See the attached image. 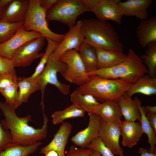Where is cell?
Wrapping results in <instances>:
<instances>
[{
  "label": "cell",
  "instance_id": "obj_1",
  "mask_svg": "<svg viewBox=\"0 0 156 156\" xmlns=\"http://www.w3.org/2000/svg\"><path fill=\"white\" fill-rule=\"evenodd\" d=\"M0 109L5 118L1 121L5 130L9 131L12 138V144L29 146L46 138L49 119L43 111V124L41 128L35 129L29 126L30 115L20 117L16 115L14 104L0 101Z\"/></svg>",
  "mask_w": 156,
  "mask_h": 156
},
{
  "label": "cell",
  "instance_id": "obj_2",
  "mask_svg": "<svg viewBox=\"0 0 156 156\" xmlns=\"http://www.w3.org/2000/svg\"><path fill=\"white\" fill-rule=\"evenodd\" d=\"M81 21V29L84 37V42L94 47L123 51V44L111 24L97 19Z\"/></svg>",
  "mask_w": 156,
  "mask_h": 156
},
{
  "label": "cell",
  "instance_id": "obj_3",
  "mask_svg": "<svg viewBox=\"0 0 156 156\" xmlns=\"http://www.w3.org/2000/svg\"><path fill=\"white\" fill-rule=\"evenodd\" d=\"M148 74L146 66L140 57L129 49L125 60L114 66L98 69L88 73L104 79L120 80L133 84L140 77Z\"/></svg>",
  "mask_w": 156,
  "mask_h": 156
},
{
  "label": "cell",
  "instance_id": "obj_4",
  "mask_svg": "<svg viewBox=\"0 0 156 156\" xmlns=\"http://www.w3.org/2000/svg\"><path fill=\"white\" fill-rule=\"evenodd\" d=\"M90 80L76 90L82 94L92 95L101 103L109 100L117 101L130 88L132 83L120 80L103 78L97 76H89Z\"/></svg>",
  "mask_w": 156,
  "mask_h": 156
},
{
  "label": "cell",
  "instance_id": "obj_5",
  "mask_svg": "<svg viewBox=\"0 0 156 156\" xmlns=\"http://www.w3.org/2000/svg\"><path fill=\"white\" fill-rule=\"evenodd\" d=\"M90 11L83 0H57L47 12L48 21H57L67 25L74 26L78 17Z\"/></svg>",
  "mask_w": 156,
  "mask_h": 156
},
{
  "label": "cell",
  "instance_id": "obj_6",
  "mask_svg": "<svg viewBox=\"0 0 156 156\" xmlns=\"http://www.w3.org/2000/svg\"><path fill=\"white\" fill-rule=\"evenodd\" d=\"M47 12L40 6L39 0H30L23 29L38 32L45 38H50L60 44L65 34H57L50 30L46 18Z\"/></svg>",
  "mask_w": 156,
  "mask_h": 156
},
{
  "label": "cell",
  "instance_id": "obj_7",
  "mask_svg": "<svg viewBox=\"0 0 156 156\" xmlns=\"http://www.w3.org/2000/svg\"><path fill=\"white\" fill-rule=\"evenodd\" d=\"M67 68L66 63L59 60H55L51 54V55L43 70L36 78L41 91V105H44L45 90L48 84L54 86L60 92L66 95L69 93L70 86L59 81L57 75V73H59L62 76L66 72Z\"/></svg>",
  "mask_w": 156,
  "mask_h": 156
},
{
  "label": "cell",
  "instance_id": "obj_8",
  "mask_svg": "<svg viewBox=\"0 0 156 156\" xmlns=\"http://www.w3.org/2000/svg\"><path fill=\"white\" fill-rule=\"evenodd\" d=\"M59 60L67 65V70L62 75L67 81L79 87L90 81V76L78 51L74 49L68 50L63 54Z\"/></svg>",
  "mask_w": 156,
  "mask_h": 156
},
{
  "label": "cell",
  "instance_id": "obj_9",
  "mask_svg": "<svg viewBox=\"0 0 156 156\" xmlns=\"http://www.w3.org/2000/svg\"><path fill=\"white\" fill-rule=\"evenodd\" d=\"M90 11L97 19L103 21H112L120 25L122 11L118 5L119 0H83Z\"/></svg>",
  "mask_w": 156,
  "mask_h": 156
},
{
  "label": "cell",
  "instance_id": "obj_10",
  "mask_svg": "<svg viewBox=\"0 0 156 156\" xmlns=\"http://www.w3.org/2000/svg\"><path fill=\"white\" fill-rule=\"evenodd\" d=\"M45 39L44 37L33 39L18 49L11 59L14 67L29 66L35 60L41 57L44 53L39 52L45 44Z\"/></svg>",
  "mask_w": 156,
  "mask_h": 156
},
{
  "label": "cell",
  "instance_id": "obj_11",
  "mask_svg": "<svg viewBox=\"0 0 156 156\" xmlns=\"http://www.w3.org/2000/svg\"><path fill=\"white\" fill-rule=\"evenodd\" d=\"M120 136L119 124L107 122L101 118L99 137L114 155L124 156L120 144Z\"/></svg>",
  "mask_w": 156,
  "mask_h": 156
},
{
  "label": "cell",
  "instance_id": "obj_12",
  "mask_svg": "<svg viewBox=\"0 0 156 156\" xmlns=\"http://www.w3.org/2000/svg\"><path fill=\"white\" fill-rule=\"evenodd\" d=\"M81 20L78 21L75 25L70 28L65 34L62 42L51 54L53 59L59 60L63 54L69 50L74 49L78 51L80 45L85 40L81 29Z\"/></svg>",
  "mask_w": 156,
  "mask_h": 156
},
{
  "label": "cell",
  "instance_id": "obj_13",
  "mask_svg": "<svg viewBox=\"0 0 156 156\" xmlns=\"http://www.w3.org/2000/svg\"><path fill=\"white\" fill-rule=\"evenodd\" d=\"M42 37L38 32L27 31L21 28L8 40L0 44V56L11 60L15 52L25 43Z\"/></svg>",
  "mask_w": 156,
  "mask_h": 156
},
{
  "label": "cell",
  "instance_id": "obj_14",
  "mask_svg": "<svg viewBox=\"0 0 156 156\" xmlns=\"http://www.w3.org/2000/svg\"><path fill=\"white\" fill-rule=\"evenodd\" d=\"M88 115V126L78 132L71 139V141L76 146L82 148H87L93 139L99 137L101 118L94 113L89 114Z\"/></svg>",
  "mask_w": 156,
  "mask_h": 156
},
{
  "label": "cell",
  "instance_id": "obj_15",
  "mask_svg": "<svg viewBox=\"0 0 156 156\" xmlns=\"http://www.w3.org/2000/svg\"><path fill=\"white\" fill-rule=\"evenodd\" d=\"M72 127V125L69 122L62 123L53 140L48 145L40 149V153L44 154L48 150H53L57 152L59 156H65V149Z\"/></svg>",
  "mask_w": 156,
  "mask_h": 156
},
{
  "label": "cell",
  "instance_id": "obj_16",
  "mask_svg": "<svg viewBox=\"0 0 156 156\" xmlns=\"http://www.w3.org/2000/svg\"><path fill=\"white\" fill-rule=\"evenodd\" d=\"M153 1L152 0H127L123 2L120 0L118 5L124 16H134L142 20L146 19L149 16L148 9Z\"/></svg>",
  "mask_w": 156,
  "mask_h": 156
},
{
  "label": "cell",
  "instance_id": "obj_17",
  "mask_svg": "<svg viewBox=\"0 0 156 156\" xmlns=\"http://www.w3.org/2000/svg\"><path fill=\"white\" fill-rule=\"evenodd\" d=\"M122 144L131 148L136 145L144 132L140 122L121 121L119 124Z\"/></svg>",
  "mask_w": 156,
  "mask_h": 156
},
{
  "label": "cell",
  "instance_id": "obj_18",
  "mask_svg": "<svg viewBox=\"0 0 156 156\" xmlns=\"http://www.w3.org/2000/svg\"><path fill=\"white\" fill-rule=\"evenodd\" d=\"M30 0H11L6 8L0 20L10 23L24 22Z\"/></svg>",
  "mask_w": 156,
  "mask_h": 156
},
{
  "label": "cell",
  "instance_id": "obj_19",
  "mask_svg": "<svg viewBox=\"0 0 156 156\" xmlns=\"http://www.w3.org/2000/svg\"><path fill=\"white\" fill-rule=\"evenodd\" d=\"M93 113L104 120L119 124L122 116L117 101L109 100L95 106Z\"/></svg>",
  "mask_w": 156,
  "mask_h": 156
},
{
  "label": "cell",
  "instance_id": "obj_20",
  "mask_svg": "<svg viewBox=\"0 0 156 156\" xmlns=\"http://www.w3.org/2000/svg\"><path fill=\"white\" fill-rule=\"evenodd\" d=\"M136 34L139 44L143 48L156 41V17L141 20L137 27Z\"/></svg>",
  "mask_w": 156,
  "mask_h": 156
},
{
  "label": "cell",
  "instance_id": "obj_21",
  "mask_svg": "<svg viewBox=\"0 0 156 156\" xmlns=\"http://www.w3.org/2000/svg\"><path fill=\"white\" fill-rule=\"evenodd\" d=\"M94 48L97 57V69L116 66L123 62L127 57V54L122 51Z\"/></svg>",
  "mask_w": 156,
  "mask_h": 156
},
{
  "label": "cell",
  "instance_id": "obj_22",
  "mask_svg": "<svg viewBox=\"0 0 156 156\" xmlns=\"http://www.w3.org/2000/svg\"><path fill=\"white\" fill-rule=\"evenodd\" d=\"M138 93L147 96L155 95L156 78H153L148 74L140 77L123 95L132 98L134 94Z\"/></svg>",
  "mask_w": 156,
  "mask_h": 156
},
{
  "label": "cell",
  "instance_id": "obj_23",
  "mask_svg": "<svg viewBox=\"0 0 156 156\" xmlns=\"http://www.w3.org/2000/svg\"><path fill=\"white\" fill-rule=\"evenodd\" d=\"M117 103L122 116L126 121L140 122L141 116L138 105L135 97L134 100L122 95L119 98Z\"/></svg>",
  "mask_w": 156,
  "mask_h": 156
},
{
  "label": "cell",
  "instance_id": "obj_24",
  "mask_svg": "<svg viewBox=\"0 0 156 156\" xmlns=\"http://www.w3.org/2000/svg\"><path fill=\"white\" fill-rule=\"evenodd\" d=\"M18 99L14 105L16 109L23 103L27 102L32 93L40 90L36 78H33L31 76L20 77L18 83Z\"/></svg>",
  "mask_w": 156,
  "mask_h": 156
},
{
  "label": "cell",
  "instance_id": "obj_25",
  "mask_svg": "<svg viewBox=\"0 0 156 156\" xmlns=\"http://www.w3.org/2000/svg\"><path fill=\"white\" fill-rule=\"evenodd\" d=\"M78 52L87 73L97 70V57L94 47L83 42L80 45Z\"/></svg>",
  "mask_w": 156,
  "mask_h": 156
},
{
  "label": "cell",
  "instance_id": "obj_26",
  "mask_svg": "<svg viewBox=\"0 0 156 156\" xmlns=\"http://www.w3.org/2000/svg\"><path fill=\"white\" fill-rule=\"evenodd\" d=\"M141 116L140 123L144 133H145L148 138V142L150 147L148 150L151 152L156 154V133L149 123L146 115L147 112L145 107L141 106V101L135 96Z\"/></svg>",
  "mask_w": 156,
  "mask_h": 156
},
{
  "label": "cell",
  "instance_id": "obj_27",
  "mask_svg": "<svg viewBox=\"0 0 156 156\" xmlns=\"http://www.w3.org/2000/svg\"><path fill=\"white\" fill-rule=\"evenodd\" d=\"M70 100L73 104L87 112L88 114L93 113L94 107L100 103L92 95L82 94L76 90L71 94Z\"/></svg>",
  "mask_w": 156,
  "mask_h": 156
},
{
  "label": "cell",
  "instance_id": "obj_28",
  "mask_svg": "<svg viewBox=\"0 0 156 156\" xmlns=\"http://www.w3.org/2000/svg\"><path fill=\"white\" fill-rule=\"evenodd\" d=\"M85 113L83 109L73 104L64 110L55 112L51 115L52 121L54 125L61 124L68 119L84 117Z\"/></svg>",
  "mask_w": 156,
  "mask_h": 156
},
{
  "label": "cell",
  "instance_id": "obj_29",
  "mask_svg": "<svg viewBox=\"0 0 156 156\" xmlns=\"http://www.w3.org/2000/svg\"><path fill=\"white\" fill-rule=\"evenodd\" d=\"M42 144L40 141L29 146L12 144L0 151V156H29Z\"/></svg>",
  "mask_w": 156,
  "mask_h": 156
},
{
  "label": "cell",
  "instance_id": "obj_30",
  "mask_svg": "<svg viewBox=\"0 0 156 156\" xmlns=\"http://www.w3.org/2000/svg\"><path fill=\"white\" fill-rule=\"evenodd\" d=\"M146 47L145 54L140 57L147 68L149 75L156 78V41L149 43Z\"/></svg>",
  "mask_w": 156,
  "mask_h": 156
},
{
  "label": "cell",
  "instance_id": "obj_31",
  "mask_svg": "<svg viewBox=\"0 0 156 156\" xmlns=\"http://www.w3.org/2000/svg\"><path fill=\"white\" fill-rule=\"evenodd\" d=\"M24 23H10L0 20V44L8 40L18 30L23 28Z\"/></svg>",
  "mask_w": 156,
  "mask_h": 156
},
{
  "label": "cell",
  "instance_id": "obj_32",
  "mask_svg": "<svg viewBox=\"0 0 156 156\" xmlns=\"http://www.w3.org/2000/svg\"><path fill=\"white\" fill-rule=\"evenodd\" d=\"M47 42V45L45 52L44 53L40 61L36 68L35 71L31 76L34 78L37 77L43 70L51 55L59 44L55 41L49 38H46Z\"/></svg>",
  "mask_w": 156,
  "mask_h": 156
},
{
  "label": "cell",
  "instance_id": "obj_33",
  "mask_svg": "<svg viewBox=\"0 0 156 156\" xmlns=\"http://www.w3.org/2000/svg\"><path fill=\"white\" fill-rule=\"evenodd\" d=\"M19 81L10 84L0 91L5 98V102L14 105L16 104L18 97Z\"/></svg>",
  "mask_w": 156,
  "mask_h": 156
},
{
  "label": "cell",
  "instance_id": "obj_34",
  "mask_svg": "<svg viewBox=\"0 0 156 156\" xmlns=\"http://www.w3.org/2000/svg\"><path fill=\"white\" fill-rule=\"evenodd\" d=\"M87 148L99 152L102 156H114L99 137L93 139Z\"/></svg>",
  "mask_w": 156,
  "mask_h": 156
},
{
  "label": "cell",
  "instance_id": "obj_35",
  "mask_svg": "<svg viewBox=\"0 0 156 156\" xmlns=\"http://www.w3.org/2000/svg\"><path fill=\"white\" fill-rule=\"evenodd\" d=\"M15 68L11 60L0 56V74L16 75Z\"/></svg>",
  "mask_w": 156,
  "mask_h": 156
},
{
  "label": "cell",
  "instance_id": "obj_36",
  "mask_svg": "<svg viewBox=\"0 0 156 156\" xmlns=\"http://www.w3.org/2000/svg\"><path fill=\"white\" fill-rule=\"evenodd\" d=\"M12 144L10 133L9 131L4 129L0 120V151Z\"/></svg>",
  "mask_w": 156,
  "mask_h": 156
},
{
  "label": "cell",
  "instance_id": "obj_37",
  "mask_svg": "<svg viewBox=\"0 0 156 156\" xmlns=\"http://www.w3.org/2000/svg\"><path fill=\"white\" fill-rule=\"evenodd\" d=\"M20 78L16 74H0V91L10 84L19 81Z\"/></svg>",
  "mask_w": 156,
  "mask_h": 156
},
{
  "label": "cell",
  "instance_id": "obj_38",
  "mask_svg": "<svg viewBox=\"0 0 156 156\" xmlns=\"http://www.w3.org/2000/svg\"><path fill=\"white\" fill-rule=\"evenodd\" d=\"M92 150L87 148H78L75 146H70L65 156H89Z\"/></svg>",
  "mask_w": 156,
  "mask_h": 156
},
{
  "label": "cell",
  "instance_id": "obj_39",
  "mask_svg": "<svg viewBox=\"0 0 156 156\" xmlns=\"http://www.w3.org/2000/svg\"><path fill=\"white\" fill-rule=\"evenodd\" d=\"M57 0H39L40 6L47 11L49 10Z\"/></svg>",
  "mask_w": 156,
  "mask_h": 156
},
{
  "label": "cell",
  "instance_id": "obj_40",
  "mask_svg": "<svg viewBox=\"0 0 156 156\" xmlns=\"http://www.w3.org/2000/svg\"><path fill=\"white\" fill-rule=\"evenodd\" d=\"M148 113L147 118L150 125L156 133V114Z\"/></svg>",
  "mask_w": 156,
  "mask_h": 156
},
{
  "label": "cell",
  "instance_id": "obj_41",
  "mask_svg": "<svg viewBox=\"0 0 156 156\" xmlns=\"http://www.w3.org/2000/svg\"><path fill=\"white\" fill-rule=\"evenodd\" d=\"M11 0H0V20L7 7Z\"/></svg>",
  "mask_w": 156,
  "mask_h": 156
},
{
  "label": "cell",
  "instance_id": "obj_42",
  "mask_svg": "<svg viewBox=\"0 0 156 156\" xmlns=\"http://www.w3.org/2000/svg\"><path fill=\"white\" fill-rule=\"evenodd\" d=\"M138 152L140 156H156V154L151 153L148 150L142 147L139 148Z\"/></svg>",
  "mask_w": 156,
  "mask_h": 156
},
{
  "label": "cell",
  "instance_id": "obj_43",
  "mask_svg": "<svg viewBox=\"0 0 156 156\" xmlns=\"http://www.w3.org/2000/svg\"><path fill=\"white\" fill-rule=\"evenodd\" d=\"M44 154V156H59L57 152L53 150H48L45 152Z\"/></svg>",
  "mask_w": 156,
  "mask_h": 156
},
{
  "label": "cell",
  "instance_id": "obj_44",
  "mask_svg": "<svg viewBox=\"0 0 156 156\" xmlns=\"http://www.w3.org/2000/svg\"><path fill=\"white\" fill-rule=\"evenodd\" d=\"M146 111L148 113L156 114V106H147L145 107Z\"/></svg>",
  "mask_w": 156,
  "mask_h": 156
},
{
  "label": "cell",
  "instance_id": "obj_45",
  "mask_svg": "<svg viewBox=\"0 0 156 156\" xmlns=\"http://www.w3.org/2000/svg\"><path fill=\"white\" fill-rule=\"evenodd\" d=\"M89 156H102L98 152L92 150V152Z\"/></svg>",
  "mask_w": 156,
  "mask_h": 156
}]
</instances>
